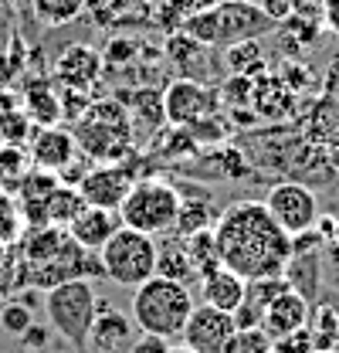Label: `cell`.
<instances>
[{"mask_svg":"<svg viewBox=\"0 0 339 353\" xmlns=\"http://www.w3.org/2000/svg\"><path fill=\"white\" fill-rule=\"evenodd\" d=\"M220 265L245 282L285 275L292 262V234L268 214L265 201H234L214 221Z\"/></svg>","mask_w":339,"mask_h":353,"instance_id":"cell-1","label":"cell"},{"mask_svg":"<svg viewBox=\"0 0 339 353\" xmlns=\"http://www.w3.org/2000/svg\"><path fill=\"white\" fill-rule=\"evenodd\" d=\"M194 292L190 285L167 279V275H153L143 285L132 289V303H129V316L143 333H156L167 340H180L190 312H194Z\"/></svg>","mask_w":339,"mask_h":353,"instance_id":"cell-2","label":"cell"},{"mask_svg":"<svg viewBox=\"0 0 339 353\" xmlns=\"http://www.w3.org/2000/svg\"><path fill=\"white\" fill-rule=\"evenodd\" d=\"M79 153L92 163L126 160L132 146V112L119 99H92L88 109L72 123Z\"/></svg>","mask_w":339,"mask_h":353,"instance_id":"cell-3","label":"cell"},{"mask_svg":"<svg viewBox=\"0 0 339 353\" xmlns=\"http://www.w3.org/2000/svg\"><path fill=\"white\" fill-rule=\"evenodd\" d=\"M44 316L48 326L72 343L79 353H88V333L99 316V296L88 279H68L44 292Z\"/></svg>","mask_w":339,"mask_h":353,"instance_id":"cell-4","label":"cell"},{"mask_svg":"<svg viewBox=\"0 0 339 353\" xmlns=\"http://www.w3.org/2000/svg\"><path fill=\"white\" fill-rule=\"evenodd\" d=\"M180 204H183V194L160 176H139L132 180L126 201L119 204V218L126 228L136 231H146V234H167L173 231V224L180 218Z\"/></svg>","mask_w":339,"mask_h":353,"instance_id":"cell-5","label":"cell"},{"mask_svg":"<svg viewBox=\"0 0 339 353\" xmlns=\"http://www.w3.org/2000/svg\"><path fill=\"white\" fill-rule=\"evenodd\" d=\"M156 259H160V241L146 231L126 228V224L99 248L102 272L116 285H126V289H136L146 279H153L156 275Z\"/></svg>","mask_w":339,"mask_h":353,"instance_id":"cell-6","label":"cell"},{"mask_svg":"<svg viewBox=\"0 0 339 353\" xmlns=\"http://www.w3.org/2000/svg\"><path fill=\"white\" fill-rule=\"evenodd\" d=\"M265 208L268 214L278 221L289 234L298 231H309L319 224V197L316 190L305 183V180H282V183H271L268 194H265Z\"/></svg>","mask_w":339,"mask_h":353,"instance_id":"cell-7","label":"cell"},{"mask_svg":"<svg viewBox=\"0 0 339 353\" xmlns=\"http://www.w3.org/2000/svg\"><path fill=\"white\" fill-rule=\"evenodd\" d=\"M220 105V92L204 85L201 79L180 75L173 79L163 92V112H167L170 126H194L201 119H207Z\"/></svg>","mask_w":339,"mask_h":353,"instance_id":"cell-8","label":"cell"},{"mask_svg":"<svg viewBox=\"0 0 339 353\" xmlns=\"http://www.w3.org/2000/svg\"><path fill=\"white\" fill-rule=\"evenodd\" d=\"M132 170L126 167V160H109V163H92L85 167V174L79 176V194L85 197V204L92 208H112L119 211V204L126 201L129 187H132Z\"/></svg>","mask_w":339,"mask_h":353,"instance_id":"cell-9","label":"cell"},{"mask_svg":"<svg viewBox=\"0 0 339 353\" xmlns=\"http://www.w3.org/2000/svg\"><path fill=\"white\" fill-rule=\"evenodd\" d=\"M234 330H238L234 312H224V309L201 303L190 312V319H187V326L180 333V343H187L190 350L197 353H224L231 336H234Z\"/></svg>","mask_w":339,"mask_h":353,"instance_id":"cell-10","label":"cell"},{"mask_svg":"<svg viewBox=\"0 0 339 353\" xmlns=\"http://www.w3.org/2000/svg\"><path fill=\"white\" fill-rule=\"evenodd\" d=\"M214 24H217V44L220 48H227L234 41H248V38H261V34L275 31V21L251 0L214 3Z\"/></svg>","mask_w":339,"mask_h":353,"instance_id":"cell-11","label":"cell"},{"mask_svg":"<svg viewBox=\"0 0 339 353\" xmlns=\"http://www.w3.org/2000/svg\"><path fill=\"white\" fill-rule=\"evenodd\" d=\"M28 153H31V167L48 170V174H65L75 160H79V143L75 132L58 126H34L28 139Z\"/></svg>","mask_w":339,"mask_h":353,"instance_id":"cell-12","label":"cell"},{"mask_svg":"<svg viewBox=\"0 0 339 353\" xmlns=\"http://www.w3.org/2000/svg\"><path fill=\"white\" fill-rule=\"evenodd\" d=\"M102 68H105L102 51H95L92 44H68L54 61V82L61 88L92 92L102 79Z\"/></svg>","mask_w":339,"mask_h":353,"instance_id":"cell-13","label":"cell"},{"mask_svg":"<svg viewBox=\"0 0 339 353\" xmlns=\"http://www.w3.org/2000/svg\"><path fill=\"white\" fill-rule=\"evenodd\" d=\"M123 228V218H119V211H112V208H92V204H85L82 211L75 214V218L68 221V234L82 245L85 252H95L99 255V248L116 234Z\"/></svg>","mask_w":339,"mask_h":353,"instance_id":"cell-14","label":"cell"},{"mask_svg":"<svg viewBox=\"0 0 339 353\" xmlns=\"http://www.w3.org/2000/svg\"><path fill=\"white\" fill-rule=\"evenodd\" d=\"M261 326L268 330V336H285V333H296L302 326H309V299L298 292V289H282L261 312Z\"/></svg>","mask_w":339,"mask_h":353,"instance_id":"cell-15","label":"cell"},{"mask_svg":"<svg viewBox=\"0 0 339 353\" xmlns=\"http://www.w3.org/2000/svg\"><path fill=\"white\" fill-rule=\"evenodd\" d=\"M292 105H296V92L285 85L278 75H258L251 82V102H248V109H254L258 119L278 123V119L292 116Z\"/></svg>","mask_w":339,"mask_h":353,"instance_id":"cell-16","label":"cell"},{"mask_svg":"<svg viewBox=\"0 0 339 353\" xmlns=\"http://www.w3.org/2000/svg\"><path fill=\"white\" fill-rule=\"evenodd\" d=\"M132 330H136V323L126 319V312L99 309V316L92 323V333H88V353H126L129 343L136 340Z\"/></svg>","mask_w":339,"mask_h":353,"instance_id":"cell-17","label":"cell"},{"mask_svg":"<svg viewBox=\"0 0 339 353\" xmlns=\"http://www.w3.org/2000/svg\"><path fill=\"white\" fill-rule=\"evenodd\" d=\"M245 289H248V282H245L238 272H231L227 265H217L214 272L201 275V299H204L207 306L224 309V312H238V309H241Z\"/></svg>","mask_w":339,"mask_h":353,"instance_id":"cell-18","label":"cell"},{"mask_svg":"<svg viewBox=\"0 0 339 353\" xmlns=\"http://www.w3.org/2000/svg\"><path fill=\"white\" fill-rule=\"evenodd\" d=\"M21 105L31 116L34 126H58L61 123V95L48 82H31V85L24 88Z\"/></svg>","mask_w":339,"mask_h":353,"instance_id":"cell-19","label":"cell"},{"mask_svg":"<svg viewBox=\"0 0 339 353\" xmlns=\"http://www.w3.org/2000/svg\"><path fill=\"white\" fill-rule=\"evenodd\" d=\"M224 61H227L231 75H245V79L265 75V48L258 44V38L227 44V48H224Z\"/></svg>","mask_w":339,"mask_h":353,"instance_id":"cell-20","label":"cell"},{"mask_svg":"<svg viewBox=\"0 0 339 353\" xmlns=\"http://www.w3.org/2000/svg\"><path fill=\"white\" fill-rule=\"evenodd\" d=\"M82 208H85V197L79 194V187H68V183L61 180V183L51 190L48 204H44V218H48V224L68 228V221L75 218Z\"/></svg>","mask_w":339,"mask_h":353,"instance_id":"cell-21","label":"cell"},{"mask_svg":"<svg viewBox=\"0 0 339 353\" xmlns=\"http://www.w3.org/2000/svg\"><path fill=\"white\" fill-rule=\"evenodd\" d=\"M156 275H167V279H176L183 285H190L197 279L194 265H190V255L183 248V238L180 241H160V259H156Z\"/></svg>","mask_w":339,"mask_h":353,"instance_id":"cell-22","label":"cell"},{"mask_svg":"<svg viewBox=\"0 0 339 353\" xmlns=\"http://www.w3.org/2000/svg\"><path fill=\"white\" fill-rule=\"evenodd\" d=\"M183 248L190 255V265L197 275H207L220 265V252H217V238H214V228H204V231H194L183 238Z\"/></svg>","mask_w":339,"mask_h":353,"instance_id":"cell-23","label":"cell"},{"mask_svg":"<svg viewBox=\"0 0 339 353\" xmlns=\"http://www.w3.org/2000/svg\"><path fill=\"white\" fill-rule=\"evenodd\" d=\"M31 10L44 28H65L85 10V0H31Z\"/></svg>","mask_w":339,"mask_h":353,"instance_id":"cell-24","label":"cell"},{"mask_svg":"<svg viewBox=\"0 0 339 353\" xmlns=\"http://www.w3.org/2000/svg\"><path fill=\"white\" fill-rule=\"evenodd\" d=\"M34 132V123L31 116L24 112V105H3L0 109V143H14V146H28Z\"/></svg>","mask_w":339,"mask_h":353,"instance_id":"cell-25","label":"cell"},{"mask_svg":"<svg viewBox=\"0 0 339 353\" xmlns=\"http://www.w3.org/2000/svg\"><path fill=\"white\" fill-rule=\"evenodd\" d=\"M217 214H220V211H214L207 201H187V197H183V204H180V218H176V224H173V231H176L180 238H187V234H194V231L214 228Z\"/></svg>","mask_w":339,"mask_h":353,"instance_id":"cell-26","label":"cell"},{"mask_svg":"<svg viewBox=\"0 0 339 353\" xmlns=\"http://www.w3.org/2000/svg\"><path fill=\"white\" fill-rule=\"evenodd\" d=\"M31 170V153L28 146H14V143H0V180L3 187H17V180Z\"/></svg>","mask_w":339,"mask_h":353,"instance_id":"cell-27","label":"cell"},{"mask_svg":"<svg viewBox=\"0 0 339 353\" xmlns=\"http://www.w3.org/2000/svg\"><path fill=\"white\" fill-rule=\"evenodd\" d=\"M224 353H271V336L265 326H238Z\"/></svg>","mask_w":339,"mask_h":353,"instance_id":"cell-28","label":"cell"},{"mask_svg":"<svg viewBox=\"0 0 339 353\" xmlns=\"http://www.w3.org/2000/svg\"><path fill=\"white\" fill-rule=\"evenodd\" d=\"M309 333H312V343H316V350H336V336H339L336 309H333V306L316 309V319H312Z\"/></svg>","mask_w":339,"mask_h":353,"instance_id":"cell-29","label":"cell"},{"mask_svg":"<svg viewBox=\"0 0 339 353\" xmlns=\"http://www.w3.org/2000/svg\"><path fill=\"white\" fill-rule=\"evenodd\" d=\"M21 231H24V218H21L17 197H10L7 190H0V241L3 245H17Z\"/></svg>","mask_w":339,"mask_h":353,"instance_id":"cell-30","label":"cell"},{"mask_svg":"<svg viewBox=\"0 0 339 353\" xmlns=\"http://www.w3.org/2000/svg\"><path fill=\"white\" fill-rule=\"evenodd\" d=\"M31 323H34L31 306H24V303H17V299H10V303H3V306H0V326H3L7 333L21 336Z\"/></svg>","mask_w":339,"mask_h":353,"instance_id":"cell-31","label":"cell"},{"mask_svg":"<svg viewBox=\"0 0 339 353\" xmlns=\"http://www.w3.org/2000/svg\"><path fill=\"white\" fill-rule=\"evenodd\" d=\"M316 343H312V333L309 326H302L296 333H285V336H275L271 340V353H312Z\"/></svg>","mask_w":339,"mask_h":353,"instance_id":"cell-32","label":"cell"},{"mask_svg":"<svg viewBox=\"0 0 339 353\" xmlns=\"http://www.w3.org/2000/svg\"><path fill=\"white\" fill-rule=\"evenodd\" d=\"M17 252L14 245L0 241V296H10V289L17 285Z\"/></svg>","mask_w":339,"mask_h":353,"instance_id":"cell-33","label":"cell"},{"mask_svg":"<svg viewBox=\"0 0 339 353\" xmlns=\"http://www.w3.org/2000/svg\"><path fill=\"white\" fill-rule=\"evenodd\" d=\"M285 85L292 88V92H305V88H312V82H316V75L309 72V68H302V65H296V61H285L282 65V75H278Z\"/></svg>","mask_w":339,"mask_h":353,"instance_id":"cell-34","label":"cell"},{"mask_svg":"<svg viewBox=\"0 0 339 353\" xmlns=\"http://www.w3.org/2000/svg\"><path fill=\"white\" fill-rule=\"evenodd\" d=\"M170 347H173V340H167V336L143 333L139 340H132V343H129L126 353H170Z\"/></svg>","mask_w":339,"mask_h":353,"instance_id":"cell-35","label":"cell"},{"mask_svg":"<svg viewBox=\"0 0 339 353\" xmlns=\"http://www.w3.org/2000/svg\"><path fill=\"white\" fill-rule=\"evenodd\" d=\"M322 99L339 109V54L326 65V72H322Z\"/></svg>","mask_w":339,"mask_h":353,"instance_id":"cell-36","label":"cell"},{"mask_svg":"<svg viewBox=\"0 0 339 353\" xmlns=\"http://www.w3.org/2000/svg\"><path fill=\"white\" fill-rule=\"evenodd\" d=\"M258 7H261V10H265V14L275 21V24H285V21L296 14V0H261Z\"/></svg>","mask_w":339,"mask_h":353,"instance_id":"cell-37","label":"cell"},{"mask_svg":"<svg viewBox=\"0 0 339 353\" xmlns=\"http://www.w3.org/2000/svg\"><path fill=\"white\" fill-rule=\"evenodd\" d=\"M21 340H24V347L28 350H41L44 343H48V326H38V323H31L24 333H21Z\"/></svg>","mask_w":339,"mask_h":353,"instance_id":"cell-38","label":"cell"},{"mask_svg":"<svg viewBox=\"0 0 339 353\" xmlns=\"http://www.w3.org/2000/svg\"><path fill=\"white\" fill-rule=\"evenodd\" d=\"M326 24L339 34V0H326Z\"/></svg>","mask_w":339,"mask_h":353,"instance_id":"cell-39","label":"cell"},{"mask_svg":"<svg viewBox=\"0 0 339 353\" xmlns=\"http://www.w3.org/2000/svg\"><path fill=\"white\" fill-rule=\"evenodd\" d=\"M3 105H14V95L7 92V82L0 79V109H3Z\"/></svg>","mask_w":339,"mask_h":353,"instance_id":"cell-40","label":"cell"},{"mask_svg":"<svg viewBox=\"0 0 339 353\" xmlns=\"http://www.w3.org/2000/svg\"><path fill=\"white\" fill-rule=\"evenodd\" d=\"M170 353H197V350H190L187 343H180V347H170Z\"/></svg>","mask_w":339,"mask_h":353,"instance_id":"cell-41","label":"cell"},{"mask_svg":"<svg viewBox=\"0 0 339 353\" xmlns=\"http://www.w3.org/2000/svg\"><path fill=\"white\" fill-rule=\"evenodd\" d=\"M312 353H336V350H312Z\"/></svg>","mask_w":339,"mask_h":353,"instance_id":"cell-42","label":"cell"},{"mask_svg":"<svg viewBox=\"0 0 339 353\" xmlns=\"http://www.w3.org/2000/svg\"><path fill=\"white\" fill-rule=\"evenodd\" d=\"M214 3H224V0H214Z\"/></svg>","mask_w":339,"mask_h":353,"instance_id":"cell-43","label":"cell"},{"mask_svg":"<svg viewBox=\"0 0 339 353\" xmlns=\"http://www.w3.org/2000/svg\"><path fill=\"white\" fill-rule=\"evenodd\" d=\"M0 190H3V180H0Z\"/></svg>","mask_w":339,"mask_h":353,"instance_id":"cell-44","label":"cell"},{"mask_svg":"<svg viewBox=\"0 0 339 353\" xmlns=\"http://www.w3.org/2000/svg\"><path fill=\"white\" fill-rule=\"evenodd\" d=\"M28 353H38V350H28Z\"/></svg>","mask_w":339,"mask_h":353,"instance_id":"cell-45","label":"cell"}]
</instances>
